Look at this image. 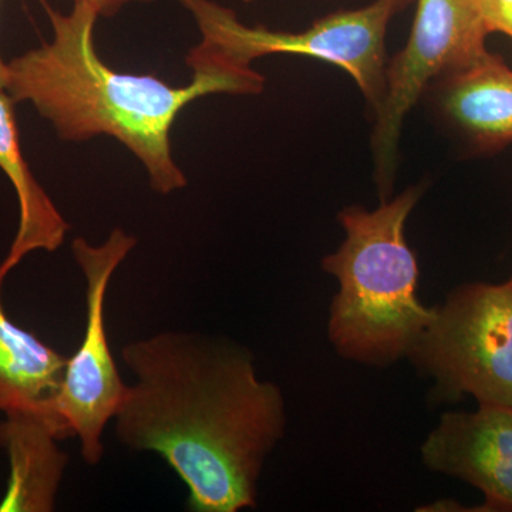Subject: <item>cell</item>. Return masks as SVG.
I'll return each mask as SVG.
<instances>
[{
  "label": "cell",
  "mask_w": 512,
  "mask_h": 512,
  "mask_svg": "<svg viewBox=\"0 0 512 512\" xmlns=\"http://www.w3.org/2000/svg\"><path fill=\"white\" fill-rule=\"evenodd\" d=\"M0 170L15 188L19 202V227L9 254L3 259L12 271L32 252H55L62 247L70 227L42 185L37 183L20 146L15 101L0 86Z\"/></svg>",
  "instance_id": "obj_11"
},
{
  "label": "cell",
  "mask_w": 512,
  "mask_h": 512,
  "mask_svg": "<svg viewBox=\"0 0 512 512\" xmlns=\"http://www.w3.org/2000/svg\"><path fill=\"white\" fill-rule=\"evenodd\" d=\"M191 13L201 42L198 49L237 67H252L271 55L308 56L335 64L349 74L373 111L386 89V35L390 22L414 0H375L365 8L339 10L302 32L248 26L234 10L214 0H178Z\"/></svg>",
  "instance_id": "obj_4"
},
{
  "label": "cell",
  "mask_w": 512,
  "mask_h": 512,
  "mask_svg": "<svg viewBox=\"0 0 512 512\" xmlns=\"http://www.w3.org/2000/svg\"><path fill=\"white\" fill-rule=\"evenodd\" d=\"M52 40L6 63L5 89L16 103H30L63 141L113 137L146 168L151 188L171 194L187 185L171 147L181 111L211 94L258 96L265 77L205 55H187L191 82L173 86L153 74L111 69L94 45L96 10L73 3L72 12L45 6Z\"/></svg>",
  "instance_id": "obj_2"
},
{
  "label": "cell",
  "mask_w": 512,
  "mask_h": 512,
  "mask_svg": "<svg viewBox=\"0 0 512 512\" xmlns=\"http://www.w3.org/2000/svg\"><path fill=\"white\" fill-rule=\"evenodd\" d=\"M406 359L434 382V403L471 396L512 407V286L470 282L453 289Z\"/></svg>",
  "instance_id": "obj_5"
},
{
  "label": "cell",
  "mask_w": 512,
  "mask_h": 512,
  "mask_svg": "<svg viewBox=\"0 0 512 512\" xmlns=\"http://www.w3.org/2000/svg\"><path fill=\"white\" fill-rule=\"evenodd\" d=\"M121 357L137 377L116 416L117 437L154 451L188 488V510L254 508L266 457L284 439L286 406L259 379L248 349L185 332L128 343Z\"/></svg>",
  "instance_id": "obj_1"
},
{
  "label": "cell",
  "mask_w": 512,
  "mask_h": 512,
  "mask_svg": "<svg viewBox=\"0 0 512 512\" xmlns=\"http://www.w3.org/2000/svg\"><path fill=\"white\" fill-rule=\"evenodd\" d=\"M434 90L447 120L483 148L512 143V69L487 53L437 79Z\"/></svg>",
  "instance_id": "obj_10"
},
{
  "label": "cell",
  "mask_w": 512,
  "mask_h": 512,
  "mask_svg": "<svg viewBox=\"0 0 512 512\" xmlns=\"http://www.w3.org/2000/svg\"><path fill=\"white\" fill-rule=\"evenodd\" d=\"M10 274L0 265V413L49 406L62 384L67 357L19 328L6 315L2 286Z\"/></svg>",
  "instance_id": "obj_12"
},
{
  "label": "cell",
  "mask_w": 512,
  "mask_h": 512,
  "mask_svg": "<svg viewBox=\"0 0 512 512\" xmlns=\"http://www.w3.org/2000/svg\"><path fill=\"white\" fill-rule=\"evenodd\" d=\"M6 77V62H3L2 56H0V86L5 87Z\"/></svg>",
  "instance_id": "obj_15"
},
{
  "label": "cell",
  "mask_w": 512,
  "mask_h": 512,
  "mask_svg": "<svg viewBox=\"0 0 512 512\" xmlns=\"http://www.w3.org/2000/svg\"><path fill=\"white\" fill-rule=\"evenodd\" d=\"M72 439L55 406L5 413L0 421V448L8 454V488L0 512H50L69 457L57 441Z\"/></svg>",
  "instance_id": "obj_9"
},
{
  "label": "cell",
  "mask_w": 512,
  "mask_h": 512,
  "mask_svg": "<svg viewBox=\"0 0 512 512\" xmlns=\"http://www.w3.org/2000/svg\"><path fill=\"white\" fill-rule=\"evenodd\" d=\"M154 0H73V3H86L96 10L99 18H114L119 15L121 9L131 3H150Z\"/></svg>",
  "instance_id": "obj_14"
},
{
  "label": "cell",
  "mask_w": 512,
  "mask_h": 512,
  "mask_svg": "<svg viewBox=\"0 0 512 512\" xmlns=\"http://www.w3.org/2000/svg\"><path fill=\"white\" fill-rule=\"evenodd\" d=\"M420 456L433 473L480 490L481 512H512V407L478 404L474 412L444 413Z\"/></svg>",
  "instance_id": "obj_8"
},
{
  "label": "cell",
  "mask_w": 512,
  "mask_h": 512,
  "mask_svg": "<svg viewBox=\"0 0 512 512\" xmlns=\"http://www.w3.org/2000/svg\"><path fill=\"white\" fill-rule=\"evenodd\" d=\"M508 282H510L511 286H512V276L510 279H508Z\"/></svg>",
  "instance_id": "obj_17"
},
{
  "label": "cell",
  "mask_w": 512,
  "mask_h": 512,
  "mask_svg": "<svg viewBox=\"0 0 512 512\" xmlns=\"http://www.w3.org/2000/svg\"><path fill=\"white\" fill-rule=\"evenodd\" d=\"M137 239L116 228L101 245L76 238L72 251L86 279V328L82 345L67 357L66 369L53 406L70 436L80 440L90 466L103 458V433L116 416L127 386L111 355L106 330V296L114 272L133 251Z\"/></svg>",
  "instance_id": "obj_7"
},
{
  "label": "cell",
  "mask_w": 512,
  "mask_h": 512,
  "mask_svg": "<svg viewBox=\"0 0 512 512\" xmlns=\"http://www.w3.org/2000/svg\"><path fill=\"white\" fill-rule=\"evenodd\" d=\"M424 185L406 188L376 210L343 208L345 241L322 261L338 293L329 309L328 336L340 357L386 367L406 359L434 318L417 298L419 265L404 235Z\"/></svg>",
  "instance_id": "obj_3"
},
{
  "label": "cell",
  "mask_w": 512,
  "mask_h": 512,
  "mask_svg": "<svg viewBox=\"0 0 512 512\" xmlns=\"http://www.w3.org/2000/svg\"><path fill=\"white\" fill-rule=\"evenodd\" d=\"M406 46L387 63L386 89L375 113L372 150L380 202L392 197L402 128L407 114L440 77L476 62L490 35L478 0H414Z\"/></svg>",
  "instance_id": "obj_6"
},
{
  "label": "cell",
  "mask_w": 512,
  "mask_h": 512,
  "mask_svg": "<svg viewBox=\"0 0 512 512\" xmlns=\"http://www.w3.org/2000/svg\"><path fill=\"white\" fill-rule=\"evenodd\" d=\"M488 33H504L512 39V0H478Z\"/></svg>",
  "instance_id": "obj_13"
},
{
  "label": "cell",
  "mask_w": 512,
  "mask_h": 512,
  "mask_svg": "<svg viewBox=\"0 0 512 512\" xmlns=\"http://www.w3.org/2000/svg\"><path fill=\"white\" fill-rule=\"evenodd\" d=\"M242 2H244V3H252V2H254V0H242Z\"/></svg>",
  "instance_id": "obj_16"
}]
</instances>
